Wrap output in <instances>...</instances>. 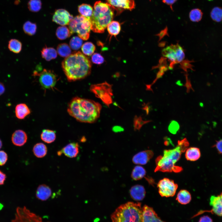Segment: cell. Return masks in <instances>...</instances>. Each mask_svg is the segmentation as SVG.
<instances>
[{
	"label": "cell",
	"mask_w": 222,
	"mask_h": 222,
	"mask_svg": "<svg viewBox=\"0 0 222 222\" xmlns=\"http://www.w3.org/2000/svg\"><path fill=\"white\" fill-rule=\"evenodd\" d=\"M42 57L47 61L56 58L57 56L56 50L51 47H44L41 51Z\"/></svg>",
	"instance_id": "603a6c76"
},
{
	"label": "cell",
	"mask_w": 222,
	"mask_h": 222,
	"mask_svg": "<svg viewBox=\"0 0 222 222\" xmlns=\"http://www.w3.org/2000/svg\"><path fill=\"white\" fill-rule=\"evenodd\" d=\"M142 212L143 222H164L151 207L145 205L142 208Z\"/></svg>",
	"instance_id": "2e32d148"
},
{
	"label": "cell",
	"mask_w": 222,
	"mask_h": 222,
	"mask_svg": "<svg viewBox=\"0 0 222 222\" xmlns=\"http://www.w3.org/2000/svg\"><path fill=\"white\" fill-rule=\"evenodd\" d=\"M92 62L94 64H102L104 61L103 57L99 53H95L92 56Z\"/></svg>",
	"instance_id": "f35d334b"
},
{
	"label": "cell",
	"mask_w": 222,
	"mask_h": 222,
	"mask_svg": "<svg viewBox=\"0 0 222 222\" xmlns=\"http://www.w3.org/2000/svg\"><path fill=\"white\" fill-rule=\"evenodd\" d=\"M112 222H143L140 203L129 202L118 207L111 216Z\"/></svg>",
	"instance_id": "5b68a950"
},
{
	"label": "cell",
	"mask_w": 222,
	"mask_h": 222,
	"mask_svg": "<svg viewBox=\"0 0 222 222\" xmlns=\"http://www.w3.org/2000/svg\"><path fill=\"white\" fill-rule=\"evenodd\" d=\"M106 1L118 13L125 10H133L135 6L134 0H106Z\"/></svg>",
	"instance_id": "7c38bea8"
},
{
	"label": "cell",
	"mask_w": 222,
	"mask_h": 222,
	"mask_svg": "<svg viewBox=\"0 0 222 222\" xmlns=\"http://www.w3.org/2000/svg\"><path fill=\"white\" fill-rule=\"evenodd\" d=\"M101 105L93 101L78 97L72 98L68 104L67 112L79 121L95 122L99 117Z\"/></svg>",
	"instance_id": "6da1fadb"
},
{
	"label": "cell",
	"mask_w": 222,
	"mask_h": 222,
	"mask_svg": "<svg viewBox=\"0 0 222 222\" xmlns=\"http://www.w3.org/2000/svg\"><path fill=\"white\" fill-rule=\"evenodd\" d=\"M112 87L111 84L105 82L92 84L91 85L90 89L97 97L109 106L112 102L113 94Z\"/></svg>",
	"instance_id": "52a82bcc"
},
{
	"label": "cell",
	"mask_w": 222,
	"mask_h": 222,
	"mask_svg": "<svg viewBox=\"0 0 222 222\" xmlns=\"http://www.w3.org/2000/svg\"><path fill=\"white\" fill-rule=\"evenodd\" d=\"M40 137L42 141L47 143H51L54 142L56 137L55 131L48 129L43 130Z\"/></svg>",
	"instance_id": "d4e9b609"
},
{
	"label": "cell",
	"mask_w": 222,
	"mask_h": 222,
	"mask_svg": "<svg viewBox=\"0 0 222 222\" xmlns=\"http://www.w3.org/2000/svg\"><path fill=\"white\" fill-rule=\"evenodd\" d=\"M136 121L135 128L138 129H139L144 124L150 121H143L141 117L138 118Z\"/></svg>",
	"instance_id": "7bdbcfd3"
},
{
	"label": "cell",
	"mask_w": 222,
	"mask_h": 222,
	"mask_svg": "<svg viewBox=\"0 0 222 222\" xmlns=\"http://www.w3.org/2000/svg\"><path fill=\"white\" fill-rule=\"evenodd\" d=\"M211 19L216 22H220L222 21V8L216 6L211 10L210 13Z\"/></svg>",
	"instance_id": "1f68e13d"
},
{
	"label": "cell",
	"mask_w": 222,
	"mask_h": 222,
	"mask_svg": "<svg viewBox=\"0 0 222 222\" xmlns=\"http://www.w3.org/2000/svg\"><path fill=\"white\" fill-rule=\"evenodd\" d=\"M57 52L59 55L62 57H67L70 55L71 49L67 43H62L58 45L57 48Z\"/></svg>",
	"instance_id": "e575fe53"
},
{
	"label": "cell",
	"mask_w": 222,
	"mask_h": 222,
	"mask_svg": "<svg viewBox=\"0 0 222 222\" xmlns=\"http://www.w3.org/2000/svg\"><path fill=\"white\" fill-rule=\"evenodd\" d=\"M73 17L67 10L59 9L55 12L52 17V21L57 24L62 26L69 24Z\"/></svg>",
	"instance_id": "4fadbf2b"
},
{
	"label": "cell",
	"mask_w": 222,
	"mask_h": 222,
	"mask_svg": "<svg viewBox=\"0 0 222 222\" xmlns=\"http://www.w3.org/2000/svg\"><path fill=\"white\" fill-rule=\"evenodd\" d=\"M30 109L24 103H20L16 105L15 108V114L18 119H24L31 113Z\"/></svg>",
	"instance_id": "44dd1931"
},
{
	"label": "cell",
	"mask_w": 222,
	"mask_h": 222,
	"mask_svg": "<svg viewBox=\"0 0 222 222\" xmlns=\"http://www.w3.org/2000/svg\"><path fill=\"white\" fill-rule=\"evenodd\" d=\"M203 14V12L201 9L195 8L190 11L189 16L191 21L194 22H198L201 20Z\"/></svg>",
	"instance_id": "d6a6232c"
},
{
	"label": "cell",
	"mask_w": 222,
	"mask_h": 222,
	"mask_svg": "<svg viewBox=\"0 0 222 222\" xmlns=\"http://www.w3.org/2000/svg\"><path fill=\"white\" fill-rule=\"evenodd\" d=\"M6 178V174L0 170V185L4 184Z\"/></svg>",
	"instance_id": "bcb514c9"
},
{
	"label": "cell",
	"mask_w": 222,
	"mask_h": 222,
	"mask_svg": "<svg viewBox=\"0 0 222 222\" xmlns=\"http://www.w3.org/2000/svg\"><path fill=\"white\" fill-rule=\"evenodd\" d=\"M39 76V81L41 86L45 89L53 88L55 85L57 81L56 75L50 70L44 69L43 71L38 73Z\"/></svg>",
	"instance_id": "8fae6325"
},
{
	"label": "cell",
	"mask_w": 222,
	"mask_h": 222,
	"mask_svg": "<svg viewBox=\"0 0 222 222\" xmlns=\"http://www.w3.org/2000/svg\"><path fill=\"white\" fill-rule=\"evenodd\" d=\"M8 159V156L4 151L0 150V166L5 164Z\"/></svg>",
	"instance_id": "60d3db41"
},
{
	"label": "cell",
	"mask_w": 222,
	"mask_h": 222,
	"mask_svg": "<svg viewBox=\"0 0 222 222\" xmlns=\"http://www.w3.org/2000/svg\"><path fill=\"white\" fill-rule=\"evenodd\" d=\"M78 12L83 16L90 18L93 13L92 7L89 5L82 4L78 6Z\"/></svg>",
	"instance_id": "4dcf8cb0"
},
{
	"label": "cell",
	"mask_w": 222,
	"mask_h": 222,
	"mask_svg": "<svg viewBox=\"0 0 222 222\" xmlns=\"http://www.w3.org/2000/svg\"><path fill=\"white\" fill-rule=\"evenodd\" d=\"M162 2L167 5L169 6L172 10V6L177 0H162Z\"/></svg>",
	"instance_id": "f6af8a7d"
},
{
	"label": "cell",
	"mask_w": 222,
	"mask_h": 222,
	"mask_svg": "<svg viewBox=\"0 0 222 222\" xmlns=\"http://www.w3.org/2000/svg\"><path fill=\"white\" fill-rule=\"evenodd\" d=\"M27 136L24 131L18 130L15 131L12 134L11 141L13 143L17 146H23L27 142Z\"/></svg>",
	"instance_id": "ac0fdd59"
},
{
	"label": "cell",
	"mask_w": 222,
	"mask_h": 222,
	"mask_svg": "<svg viewBox=\"0 0 222 222\" xmlns=\"http://www.w3.org/2000/svg\"><path fill=\"white\" fill-rule=\"evenodd\" d=\"M154 155L151 150H147L139 152L133 158V162L136 164L143 165L146 164Z\"/></svg>",
	"instance_id": "9a60e30c"
},
{
	"label": "cell",
	"mask_w": 222,
	"mask_h": 222,
	"mask_svg": "<svg viewBox=\"0 0 222 222\" xmlns=\"http://www.w3.org/2000/svg\"><path fill=\"white\" fill-rule=\"evenodd\" d=\"M189 145L188 141L185 138L178 141L175 148L164 150L163 155L159 156L156 159L158 168L163 172H177L179 167L175 164L180 159L182 154L186 150Z\"/></svg>",
	"instance_id": "3957f363"
},
{
	"label": "cell",
	"mask_w": 222,
	"mask_h": 222,
	"mask_svg": "<svg viewBox=\"0 0 222 222\" xmlns=\"http://www.w3.org/2000/svg\"><path fill=\"white\" fill-rule=\"evenodd\" d=\"M191 195L190 192L186 190H181L177 194L176 200L182 204H186L191 200Z\"/></svg>",
	"instance_id": "cb8c5ba5"
},
{
	"label": "cell",
	"mask_w": 222,
	"mask_h": 222,
	"mask_svg": "<svg viewBox=\"0 0 222 222\" xmlns=\"http://www.w3.org/2000/svg\"><path fill=\"white\" fill-rule=\"evenodd\" d=\"M212 147L215 148L219 154L222 155V138L216 141Z\"/></svg>",
	"instance_id": "b9f144b4"
},
{
	"label": "cell",
	"mask_w": 222,
	"mask_h": 222,
	"mask_svg": "<svg viewBox=\"0 0 222 222\" xmlns=\"http://www.w3.org/2000/svg\"><path fill=\"white\" fill-rule=\"evenodd\" d=\"M158 192L162 197H168L174 196L178 188V185L173 180L164 178L157 184Z\"/></svg>",
	"instance_id": "9c48e42d"
},
{
	"label": "cell",
	"mask_w": 222,
	"mask_h": 222,
	"mask_svg": "<svg viewBox=\"0 0 222 222\" xmlns=\"http://www.w3.org/2000/svg\"><path fill=\"white\" fill-rule=\"evenodd\" d=\"M33 152L36 157L38 158H42L46 155L47 148L43 143H37L34 146L33 148Z\"/></svg>",
	"instance_id": "484cf974"
},
{
	"label": "cell",
	"mask_w": 222,
	"mask_h": 222,
	"mask_svg": "<svg viewBox=\"0 0 222 222\" xmlns=\"http://www.w3.org/2000/svg\"><path fill=\"white\" fill-rule=\"evenodd\" d=\"M198 222H213V220L208 216H204L200 218Z\"/></svg>",
	"instance_id": "ee69618b"
},
{
	"label": "cell",
	"mask_w": 222,
	"mask_h": 222,
	"mask_svg": "<svg viewBox=\"0 0 222 222\" xmlns=\"http://www.w3.org/2000/svg\"><path fill=\"white\" fill-rule=\"evenodd\" d=\"M5 90V88L3 84L0 82V96L4 93Z\"/></svg>",
	"instance_id": "7dc6e473"
},
{
	"label": "cell",
	"mask_w": 222,
	"mask_h": 222,
	"mask_svg": "<svg viewBox=\"0 0 222 222\" xmlns=\"http://www.w3.org/2000/svg\"><path fill=\"white\" fill-rule=\"evenodd\" d=\"M146 193L144 187L139 185L133 186L130 190V194L131 197L136 201L142 200L145 196Z\"/></svg>",
	"instance_id": "d6986e66"
},
{
	"label": "cell",
	"mask_w": 222,
	"mask_h": 222,
	"mask_svg": "<svg viewBox=\"0 0 222 222\" xmlns=\"http://www.w3.org/2000/svg\"><path fill=\"white\" fill-rule=\"evenodd\" d=\"M114 9L107 3L97 1L94 4L92 15L90 18L91 30L97 33H102L112 21Z\"/></svg>",
	"instance_id": "277c9868"
},
{
	"label": "cell",
	"mask_w": 222,
	"mask_h": 222,
	"mask_svg": "<svg viewBox=\"0 0 222 222\" xmlns=\"http://www.w3.org/2000/svg\"><path fill=\"white\" fill-rule=\"evenodd\" d=\"M11 222H43L41 219L31 212L25 207H18L15 217Z\"/></svg>",
	"instance_id": "30bf717a"
},
{
	"label": "cell",
	"mask_w": 222,
	"mask_h": 222,
	"mask_svg": "<svg viewBox=\"0 0 222 222\" xmlns=\"http://www.w3.org/2000/svg\"><path fill=\"white\" fill-rule=\"evenodd\" d=\"M23 29L25 34L32 36L35 34L37 29V26L35 23H32L28 21L23 24Z\"/></svg>",
	"instance_id": "836d02e7"
},
{
	"label": "cell",
	"mask_w": 222,
	"mask_h": 222,
	"mask_svg": "<svg viewBox=\"0 0 222 222\" xmlns=\"http://www.w3.org/2000/svg\"><path fill=\"white\" fill-rule=\"evenodd\" d=\"M179 128V124L176 121H172L170 123L168 130L172 134H175Z\"/></svg>",
	"instance_id": "ab89813d"
},
{
	"label": "cell",
	"mask_w": 222,
	"mask_h": 222,
	"mask_svg": "<svg viewBox=\"0 0 222 222\" xmlns=\"http://www.w3.org/2000/svg\"><path fill=\"white\" fill-rule=\"evenodd\" d=\"M62 67L69 81L83 79L90 73V60L80 51L75 52L66 57L62 63Z\"/></svg>",
	"instance_id": "7a4b0ae2"
},
{
	"label": "cell",
	"mask_w": 222,
	"mask_h": 222,
	"mask_svg": "<svg viewBox=\"0 0 222 222\" xmlns=\"http://www.w3.org/2000/svg\"><path fill=\"white\" fill-rule=\"evenodd\" d=\"M27 4L29 10L33 12H37L41 8L42 3L40 0H30Z\"/></svg>",
	"instance_id": "8d00e7d4"
},
{
	"label": "cell",
	"mask_w": 222,
	"mask_h": 222,
	"mask_svg": "<svg viewBox=\"0 0 222 222\" xmlns=\"http://www.w3.org/2000/svg\"><path fill=\"white\" fill-rule=\"evenodd\" d=\"M51 189L49 186L45 184H42L38 187L36 192V196L38 199L45 201L51 196Z\"/></svg>",
	"instance_id": "ffe728a7"
},
{
	"label": "cell",
	"mask_w": 222,
	"mask_h": 222,
	"mask_svg": "<svg viewBox=\"0 0 222 222\" xmlns=\"http://www.w3.org/2000/svg\"><path fill=\"white\" fill-rule=\"evenodd\" d=\"M72 34L69 28L65 26L59 27L57 29L56 35L57 38L61 40H64L69 37Z\"/></svg>",
	"instance_id": "83f0119b"
},
{
	"label": "cell",
	"mask_w": 222,
	"mask_h": 222,
	"mask_svg": "<svg viewBox=\"0 0 222 222\" xmlns=\"http://www.w3.org/2000/svg\"><path fill=\"white\" fill-rule=\"evenodd\" d=\"M69 28L72 34L76 33L82 39L87 40L89 37L91 30L90 18L81 15H77L69 23Z\"/></svg>",
	"instance_id": "8992f818"
},
{
	"label": "cell",
	"mask_w": 222,
	"mask_h": 222,
	"mask_svg": "<svg viewBox=\"0 0 222 222\" xmlns=\"http://www.w3.org/2000/svg\"><path fill=\"white\" fill-rule=\"evenodd\" d=\"M121 28L119 22L115 21H112L107 26V31L111 37L117 35L120 31Z\"/></svg>",
	"instance_id": "f1b7e54d"
},
{
	"label": "cell",
	"mask_w": 222,
	"mask_h": 222,
	"mask_svg": "<svg viewBox=\"0 0 222 222\" xmlns=\"http://www.w3.org/2000/svg\"><path fill=\"white\" fill-rule=\"evenodd\" d=\"M79 152V145L77 142H72L68 144L61 150L57 152L58 155L64 154L66 156L70 158L76 157Z\"/></svg>",
	"instance_id": "e0dca14e"
},
{
	"label": "cell",
	"mask_w": 222,
	"mask_h": 222,
	"mask_svg": "<svg viewBox=\"0 0 222 222\" xmlns=\"http://www.w3.org/2000/svg\"><path fill=\"white\" fill-rule=\"evenodd\" d=\"M95 50V46L91 42H87L82 46L81 50L83 53L88 56L92 55Z\"/></svg>",
	"instance_id": "d590c367"
},
{
	"label": "cell",
	"mask_w": 222,
	"mask_h": 222,
	"mask_svg": "<svg viewBox=\"0 0 222 222\" xmlns=\"http://www.w3.org/2000/svg\"><path fill=\"white\" fill-rule=\"evenodd\" d=\"M185 156L187 160L192 161H196L201 156L200 149L196 147L189 148L186 150Z\"/></svg>",
	"instance_id": "7402d4cb"
},
{
	"label": "cell",
	"mask_w": 222,
	"mask_h": 222,
	"mask_svg": "<svg viewBox=\"0 0 222 222\" xmlns=\"http://www.w3.org/2000/svg\"><path fill=\"white\" fill-rule=\"evenodd\" d=\"M211 210L208 211L212 213L222 216V192L217 195H212L210 199Z\"/></svg>",
	"instance_id": "5bb4252c"
},
{
	"label": "cell",
	"mask_w": 222,
	"mask_h": 222,
	"mask_svg": "<svg viewBox=\"0 0 222 222\" xmlns=\"http://www.w3.org/2000/svg\"><path fill=\"white\" fill-rule=\"evenodd\" d=\"M82 39L77 36L73 37L70 40L69 45L71 48L74 50H78L82 44Z\"/></svg>",
	"instance_id": "74e56055"
},
{
	"label": "cell",
	"mask_w": 222,
	"mask_h": 222,
	"mask_svg": "<svg viewBox=\"0 0 222 222\" xmlns=\"http://www.w3.org/2000/svg\"><path fill=\"white\" fill-rule=\"evenodd\" d=\"M146 173V171L143 167L140 166H137L132 171L131 177L134 180H139L144 177Z\"/></svg>",
	"instance_id": "f546056e"
},
{
	"label": "cell",
	"mask_w": 222,
	"mask_h": 222,
	"mask_svg": "<svg viewBox=\"0 0 222 222\" xmlns=\"http://www.w3.org/2000/svg\"><path fill=\"white\" fill-rule=\"evenodd\" d=\"M163 56L171 61L177 63L184 59L185 53L183 48L179 44H172L164 48L162 51Z\"/></svg>",
	"instance_id": "ba28073f"
},
{
	"label": "cell",
	"mask_w": 222,
	"mask_h": 222,
	"mask_svg": "<svg viewBox=\"0 0 222 222\" xmlns=\"http://www.w3.org/2000/svg\"><path fill=\"white\" fill-rule=\"evenodd\" d=\"M2 146V142L0 139V149L1 148Z\"/></svg>",
	"instance_id": "c3c4849f"
},
{
	"label": "cell",
	"mask_w": 222,
	"mask_h": 222,
	"mask_svg": "<svg viewBox=\"0 0 222 222\" xmlns=\"http://www.w3.org/2000/svg\"><path fill=\"white\" fill-rule=\"evenodd\" d=\"M21 42L15 39H11L8 41V48L9 51L14 53L18 54L20 52L22 49Z\"/></svg>",
	"instance_id": "4316f807"
},
{
	"label": "cell",
	"mask_w": 222,
	"mask_h": 222,
	"mask_svg": "<svg viewBox=\"0 0 222 222\" xmlns=\"http://www.w3.org/2000/svg\"><path fill=\"white\" fill-rule=\"evenodd\" d=\"M3 207V205L2 204L0 203V210H1Z\"/></svg>",
	"instance_id": "681fc988"
}]
</instances>
